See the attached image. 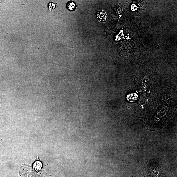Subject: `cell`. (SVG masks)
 I'll return each mask as SVG.
<instances>
[{
    "label": "cell",
    "mask_w": 177,
    "mask_h": 177,
    "mask_svg": "<svg viewBox=\"0 0 177 177\" xmlns=\"http://www.w3.org/2000/svg\"><path fill=\"white\" fill-rule=\"evenodd\" d=\"M19 177H46V174L45 171H36L24 165L20 169Z\"/></svg>",
    "instance_id": "cell-1"
},
{
    "label": "cell",
    "mask_w": 177,
    "mask_h": 177,
    "mask_svg": "<svg viewBox=\"0 0 177 177\" xmlns=\"http://www.w3.org/2000/svg\"><path fill=\"white\" fill-rule=\"evenodd\" d=\"M77 5L76 2L73 1H69L66 4V7L67 10L70 11H74L76 10Z\"/></svg>",
    "instance_id": "cell-3"
},
{
    "label": "cell",
    "mask_w": 177,
    "mask_h": 177,
    "mask_svg": "<svg viewBox=\"0 0 177 177\" xmlns=\"http://www.w3.org/2000/svg\"><path fill=\"white\" fill-rule=\"evenodd\" d=\"M96 17L100 22H106L107 16L105 11L103 10L97 11L96 13Z\"/></svg>",
    "instance_id": "cell-2"
},
{
    "label": "cell",
    "mask_w": 177,
    "mask_h": 177,
    "mask_svg": "<svg viewBox=\"0 0 177 177\" xmlns=\"http://www.w3.org/2000/svg\"><path fill=\"white\" fill-rule=\"evenodd\" d=\"M132 10L133 11H135L136 10V7L134 4L132 5Z\"/></svg>",
    "instance_id": "cell-6"
},
{
    "label": "cell",
    "mask_w": 177,
    "mask_h": 177,
    "mask_svg": "<svg viewBox=\"0 0 177 177\" xmlns=\"http://www.w3.org/2000/svg\"><path fill=\"white\" fill-rule=\"evenodd\" d=\"M42 164L40 162L37 161L34 163L33 165V169L36 171H40Z\"/></svg>",
    "instance_id": "cell-4"
},
{
    "label": "cell",
    "mask_w": 177,
    "mask_h": 177,
    "mask_svg": "<svg viewBox=\"0 0 177 177\" xmlns=\"http://www.w3.org/2000/svg\"><path fill=\"white\" fill-rule=\"evenodd\" d=\"M57 4L53 2H50L48 5V8L49 10H53L56 7Z\"/></svg>",
    "instance_id": "cell-5"
}]
</instances>
